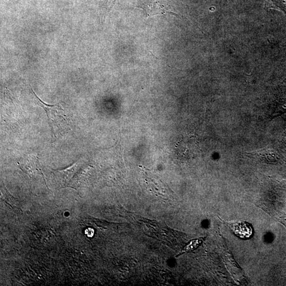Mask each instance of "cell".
Masks as SVG:
<instances>
[{
  "instance_id": "1",
  "label": "cell",
  "mask_w": 286,
  "mask_h": 286,
  "mask_svg": "<svg viewBox=\"0 0 286 286\" xmlns=\"http://www.w3.org/2000/svg\"><path fill=\"white\" fill-rule=\"evenodd\" d=\"M35 96L36 104L45 111L48 117L49 124L51 129L52 138L56 139L67 130L70 120L60 104L49 105L40 99L35 92L31 89Z\"/></svg>"
},
{
  "instance_id": "2",
  "label": "cell",
  "mask_w": 286,
  "mask_h": 286,
  "mask_svg": "<svg viewBox=\"0 0 286 286\" xmlns=\"http://www.w3.org/2000/svg\"><path fill=\"white\" fill-rule=\"evenodd\" d=\"M246 157L259 162L267 164H278L285 161L283 156L273 149L264 148L256 151L245 153Z\"/></svg>"
},
{
  "instance_id": "3",
  "label": "cell",
  "mask_w": 286,
  "mask_h": 286,
  "mask_svg": "<svg viewBox=\"0 0 286 286\" xmlns=\"http://www.w3.org/2000/svg\"><path fill=\"white\" fill-rule=\"evenodd\" d=\"M219 219H221L219 218ZM221 221L234 233L237 237L244 239L251 238L254 230L250 224L247 222H227Z\"/></svg>"
},
{
  "instance_id": "4",
  "label": "cell",
  "mask_w": 286,
  "mask_h": 286,
  "mask_svg": "<svg viewBox=\"0 0 286 286\" xmlns=\"http://www.w3.org/2000/svg\"><path fill=\"white\" fill-rule=\"evenodd\" d=\"M138 8L142 9L145 12L147 18L157 15H167L168 13H171L172 14L178 16L177 13L169 8L168 6L158 2L145 3L141 6V7Z\"/></svg>"
},
{
  "instance_id": "5",
  "label": "cell",
  "mask_w": 286,
  "mask_h": 286,
  "mask_svg": "<svg viewBox=\"0 0 286 286\" xmlns=\"http://www.w3.org/2000/svg\"><path fill=\"white\" fill-rule=\"evenodd\" d=\"M178 152L180 156L183 158H190L195 155L197 146L194 139L190 138H184L179 143Z\"/></svg>"
},
{
  "instance_id": "6",
  "label": "cell",
  "mask_w": 286,
  "mask_h": 286,
  "mask_svg": "<svg viewBox=\"0 0 286 286\" xmlns=\"http://www.w3.org/2000/svg\"><path fill=\"white\" fill-rule=\"evenodd\" d=\"M205 238L206 237H203L192 239V240H191L188 244L185 246L184 249L182 250L181 254H179V255L177 256V257H178L180 256H182L184 254H187V253H190L195 251L203 243Z\"/></svg>"
},
{
  "instance_id": "7",
  "label": "cell",
  "mask_w": 286,
  "mask_h": 286,
  "mask_svg": "<svg viewBox=\"0 0 286 286\" xmlns=\"http://www.w3.org/2000/svg\"><path fill=\"white\" fill-rule=\"evenodd\" d=\"M264 5L267 8L283 11L286 14L285 0H264Z\"/></svg>"
},
{
  "instance_id": "8",
  "label": "cell",
  "mask_w": 286,
  "mask_h": 286,
  "mask_svg": "<svg viewBox=\"0 0 286 286\" xmlns=\"http://www.w3.org/2000/svg\"><path fill=\"white\" fill-rule=\"evenodd\" d=\"M272 215L274 216V217L279 222H280L281 223L283 224L286 227V216H278L276 215Z\"/></svg>"
},
{
  "instance_id": "9",
  "label": "cell",
  "mask_w": 286,
  "mask_h": 286,
  "mask_svg": "<svg viewBox=\"0 0 286 286\" xmlns=\"http://www.w3.org/2000/svg\"><path fill=\"white\" fill-rule=\"evenodd\" d=\"M279 185L284 189H286V180H283V181H278Z\"/></svg>"
},
{
  "instance_id": "10",
  "label": "cell",
  "mask_w": 286,
  "mask_h": 286,
  "mask_svg": "<svg viewBox=\"0 0 286 286\" xmlns=\"http://www.w3.org/2000/svg\"><path fill=\"white\" fill-rule=\"evenodd\" d=\"M117 1V0H109V7L112 8L113 6L115 5Z\"/></svg>"
}]
</instances>
